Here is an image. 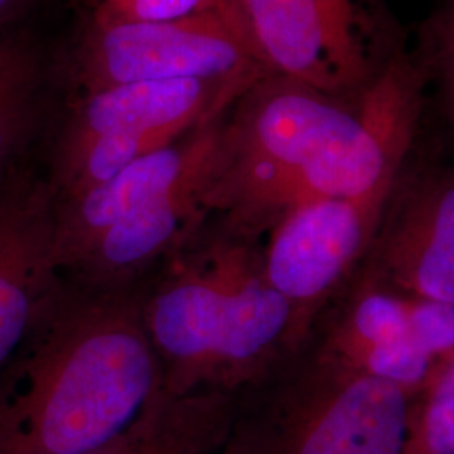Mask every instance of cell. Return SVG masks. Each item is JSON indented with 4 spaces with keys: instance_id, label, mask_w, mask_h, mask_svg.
<instances>
[{
    "instance_id": "obj_8",
    "label": "cell",
    "mask_w": 454,
    "mask_h": 454,
    "mask_svg": "<svg viewBox=\"0 0 454 454\" xmlns=\"http://www.w3.org/2000/svg\"><path fill=\"white\" fill-rule=\"evenodd\" d=\"M394 177L360 197L303 202L266 234V276L292 307L296 347L365 258Z\"/></svg>"
},
{
    "instance_id": "obj_14",
    "label": "cell",
    "mask_w": 454,
    "mask_h": 454,
    "mask_svg": "<svg viewBox=\"0 0 454 454\" xmlns=\"http://www.w3.org/2000/svg\"><path fill=\"white\" fill-rule=\"evenodd\" d=\"M325 29L343 63L364 86L372 78L375 51L386 33L382 0H318Z\"/></svg>"
},
{
    "instance_id": "obj_4",
    "label": "cell",
    "mask_w": 454,
    "mask_h": 454,
    "mask_svg": "<svg viewBox=\"0 0 454 454\" xmlns=\"http://www.w3.org/2000/svg\"><path fill=\"white\" fill-rule=\"evenodd\" d=\"M226 114L80 194L54 199L59 278L130 288L172 254L212 212Z\"/></svg>"
},
{
    "instance_id": "obj_15",
    "label": "cell",
    "mask_w": 454,
    "mask_h": 454,
    "mask_svg": "<svg viewBox=\"0 0 454 454\" xmlns=\"http://www.w3.org/2000/svg\"><path fill=\"white\" fill-rule=\"evenodd\" d=\"M409 439L427 454H454V358L436 369L416 401Z\"/></svg>"
},
{
    "instance_id": "obj_1",
    "label": "cell",
    "mask_w": 454,
    "mask_h": 454,
    "mask_svg": "<svg viewBox=\"0 0 454 454\" xmlns=\"http://www.w3.org/2000/svg\"><path fill=\"white\" fill-rule=\"evenodd\" d=\"M142 283L106 290L58 279L0 369V454L90 453L162 390Z\"/></svg>"
},
{
    "instance_id": "obj_17",
    "label": "cell",
    "mask_w": 454,
    "mask_h": 454,
    "mask_svg": "<svg viewBox=\"0 0 454 454\" xmlns=\"http://www.w3.org/2000/svg\"><path fill=\"white\" fill-rule=\"evenodd\" d=\"M91 7L90 20L148 22L189 14L202 7L207 0H86Z\"/></svg>"
},
{
    "instance_id": "obj_5",
    "label": "cell",
    "mask_w": 454,
    "mask_h": 454,
    "mask_svg": "<svg viewBox=\"0 0 454 454\" xmlns=\"http://www.w3.org/2000/svg\"><path fill=\"white\" fill-rule=\"evenodd\" d=\"M414 404L309 335L234 394L221 454H404Z\"/></svg>"
},
{
    "instance_id": "obj_19",
    "label": "cell",
    "mask_w": 454,
    "mask_h": 454,
    "mask_svg": "<svg viewBox=\"0 0 454 454\" xmlns=\"http://www.w3.org/2000/svg\"><path fill=\"white\" fill-rule=\"evenodd\" d=\"M33 4L34 0H0V29L12 24Z\"/></svg>"
},
{
    "instance_id": "obj_13",
    "label": "cell",
    "mask_w": 454,
    "mask_h": 454,
    "mask_svg": "<svg viewBox=\"0 0 454 454\" xmlns=\"http://www.w3.org/2000/svg\"><path fill=\"white\" fill-rule=\"evenodd\" d=\"M48 65L29 35L0 29V191L31 162L46 121Z\"/></svg>"
},
{
    "instance_id": "obj_12",
    "label": "cell",
    "mask_w": 454,
    "mask_h": 454,
    "mask_svg": "<svg viewBox=\"0 0 454 454\" xmlns=\"http://www.w3.org/2000/svg\"><path fill=\"white\" fill-rule=\"evenodd\" d=\"M234 395L160 390L118 436L86 454H221Z\"/></svg>"
},
{
    "instance_id": "obj_18",
    "label": "cell",
    "mask_w": 454,
    "mask_h": 454,
    "mask_svg": "<svg viewBox=\"0 0 454 454\" xmlns=\"http://www.w3.org/2000/svg\"><path fill=\"white\" fill-rule=\"evenodd\" d=\"M424 43L427 69L438 76L444 88H454V0H446L431 19Z\"/></svg>"
},
{
    "instance_id": "obj_3",
    "label": "cell",
    "mask_w": 454,
    "mask_h": 454,
    "mask_svg": "<svg viewBox=\"0 0 454 454\" xmlns=\"http://www.w3.org/2000/svg\"><path fill=\"white\" fill-rule=\"evenodd\" d=\"M264 239L223 212L142 283V320L170 395L236 394L293 350L288 301L271 286Z\"/></svg>"
},
{
    "instance_id": "obj_21",
    "label": "cell",
    "mask_w": 454,
    "mask_h": 454,
    "mask_svg": "<svg viewBox=\"0 0 454 454\" xmlns=\"http://www.w3.org/2000/svg\"><path fill=\"white\" fill-rule=\"evenodd\" d=\"M404 454H427L424 450H421L414 441H411V439H407L406 450H404Z\"/></svg>"
},
{
    "instance_id": "obj_9",
    "label": "cell",
    "mask_w": 454,
    "mask_h": 454,
    "mask_svg": "<svg viewBox=\"0 0 454 454\" xmlns=\"http://www.w3.org/2000/svg\"><path fill=\"white\" fill-rule=\"evenodd\" d=\"M356 273L403 296L454 303V162L418 160L409 148Z\"/></svg>"
},
{
    "instance_id": "obj_20",
    "label": "cell",
    "mask_w": 454,
    "mask_h": 454,
    "mask_svg": "<svg viewBox=\"0 0 454 454\" xmlns=\"http://www.w3.org/2000/svg\"><path fill=\"white\" fill-rule=\"evenodd\" d=\"M446 97H444V112L448 116V121L454 131V88H444Z\"/></svg>"
},
{
    "instance_id": "obj_7",
    "label": "cell",
    "mask_w": 454,
    "mask_h": 454,
    "mask_svg": "<svg viewBox=\"0 0 454 454\" xmlns=\"http://www.w3.org/2000/svg\"><path fill=\"white\" fill-rule=\"evenodd\" d=\"M82 93L138 82H236L253 86L268 65L243 0H207L189 14L148 22L90 20L73 54Z\"/></svg>"
},
{
    "instance_id": "obj_2",
    "label": "cell",
    "mask_w": 454,
    "mask_h": 454,
    "mask_svg": "<svg viewBox=\"0 0 454 454\" xmlns=\"http://www.w3.org/2000/svg\"><path fill=\"white\" fill-rule=\"evenodd\" d=\"M399 155L394 125L360 98L268 74L227 110L212 211L266 236L303 202L372 192Z\"/></svg>"
},
{
    "instance_id": "obj_10",
    "label": "cell",
    "mask_w": 454,
    "mask_h": 454,
    "mask_svg": "<svg viewBox=\"0 0 454 454\" xmlns=\"http://www.w3.org/2000/svg\"><path fill=\"white\" fill-rule=\"evenodd\" d=\"M54 231V194L26 163L0 191V369L59 279Z\"/></svg>"
},
{
    "instance_id": "obj_11",
    "label": "cell",
    "mask_w": 454,
    "mask_h": 454,
    "mask_svg": "<svg viewBox=\"0 0 454 454\" xmlns=\"http://www.w3.org/2000/svg\"><path fill=\"white\" fill-rule=\"evenodd\" d=\"M243 4L275 74L337 97L364 86L333 48L318 0H243Z\"/></svg>"
},
{
    "instance_id": "obj_16",
    "label": "cell",
    "mask_w": 454,
    "mask_h": 454,
    "mask_svg": "<svg viewBox=\"0 0 454 454\" xmlns=\"http://www.w3.org/2000/svg\"><path fill=\"white\" fill-rule=\"evenodd\" d=\"M407 333L436 369L454 358V303L406 296Z\"/></svg>"
},
{
    "instance_id": "obj_6",
    "label": "cell",
    "mask_w": 454,
    "mask_h": 454,
    "mask_svg": "<svg viewBox=\"0 0 454 454\" xmlns=\"http://www.w3.org/2000/svg\"><path fill=\"white\" fill-rule=\"evenodd\" d=\"M249 88L180 80L125 82L82 93L51 133L43 176L54 199L80 194L226 114Z\"/></svg>"
}]
</instances>
